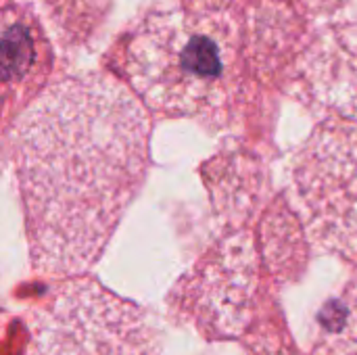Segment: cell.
Returning a JSON list of instances; mask_svg holds the SVG:
<instances>
[{
    "instance_id": "1",
    "label": "cell",
    "mask_w": 357,
    "mask_h": 355,
    "mask_svg": "<svg viewBox=\"0 0 357 355\" xmlns=\"http://www.w3.org/2000/svg\"><path fill=\"white\" fill-rule=\"evenodd\" d=\"M149 138L142 103L107 73L63 80L25 109L13 161L38 272L79 276L98 262L144 182Z\"/></svg>"
},
{
    "instance_id": "2",
    "label": "cell",
    "mask_w": 357,
    "mask_h": 355,
    "mask_svg": "<svg viewBox=\"0 0 357 355\" xmlns=\"http://www.w3.org/2000/svg\"><path fill=\"white\" fill-rule=\"evenodd\" d=\"M138 96L169 115L218 111L238 86V31L226 10H155L123 52Z\"/></svg>"
},
{
    "instance_id": "3",
    "label": "cell",
    "mask_w": 357,
    "mask_h": 355,
    "mask_svg": "<svg viewBox=\"0 0 357 355\" xmlns=\"http://www.w3.org/2000/svg\"><path fill=\"white\" fill-rule=\"evenodd\" d=\"M287 201L318 251L357 264V121H326L287 169Z\"/></svg>"
},
{
    "instance_id": "4",
    "label": "cell",
    "mask_w": 357,
    "mask_h": 355,
    "mask_svg": "<svg viewBox=\"0 0 357 355\" xmlns=\"http://www.w3.org/2000/svg\"><path fill=\"white\" fill-rule=\"evenodd\" d=\"M25 355H161L149 314L98 285L71 276L31 310Z\"/></svg>"
},
{
    "instance_id": "5",
    "label": "cell",
    "mask_w": 357,
    "mask_h": 355,
    "mask_svg": "<svg viewBox=\"0 0 357 355\" xmlns=\"http://www.w3.org/2000/svg\"><path fill=\"white\" fill-rule=\"evenodd\" d=\"M259 282L253 236L228 230L176 285L169 305L209 337H234L247 322Z\"/></svg>"
},
{
    "instance_id": "6",
    "label": "cell",
    "mask_w": 357,
    "mask_h": 355,
    "mask_svg": "<svg viewBox=\"0 0 357 355\" xmlns=\"http://www.w3.org/2000/svg\"><path fill=\"white\" fill-rule=\"evenodd\" d=\"M220 226L241 230L261 207L268 192V172L261 161L243 151H224L201 169Z\"/></svg>"
},
{
    "instance_id": "7",
    "label": "cell",
    "mask_w": 357,
    "mask_h": 355,
    "mask_svg": "<svg viewBox=\"0 0 357 355\" xmlns=\"http://www.w3.org/2000/svg\"><path fill=\"white\" fill-rule=\"evenodd\" d=\"M310 98L322 107H357V23L333 25L318 38L301 69Z\"/></svg>"
},
{
    "instance_id": "8",
    "label": "cell",
    "mask_w": 357,
    "mask_h": 355,
    "mask_svg": "<svg viewBox=\"0 0 357 355\" xmlns=\"http://www.w3.org/2000/svg\"><path fill=\"white\" fill-rule=\"evenodd\" d=\"M2 82L8 90L29 88L46 65V42L38 21L23 8L8 6L2 15L0 36Z\"/></svg>"
},
{
    "instance_id": "9",
    "label": "cell",
    "mask_w": 357,
    "mask_h": 355,
    "mask_svg": "<svg viewBox=\"0 0 357 355\" xmlns=\"http://www.w3.org/2000/svg\"><path fill=\"white\" fill-rule=\"evenodd\" d=\"M301 36V19L287 0H257L249 8V44L259 71H276Z\"/></svg>"
},
{
    "instance_id": "10",
    "label": "cell",
    "mask_w": 357,
    "mask_h": 355,
    "mask_svg": "<svg viewBox=\"0 0 357 355\" xmlns=\"http://www.w3.org/2000/svg\"><path fill=\"white\" fill-rule=\"evenodd\" d=\"M261 241L266 262L276 276L287 278L303 268L310 239L289 201H276L270 207L261 226Z\"/></svg>"
},
{
    "instance_id": "11",
    "label": "cell",
    "mask_w": 357,
    "mask_h": 355,
    "mask_svg": "<svg viewBox=\"0 0 357 355\" xmlns=\"http://www.w3.org/2000/svg\"><path fill=\"white\" fill-rule=\"evenodd\" d=\"M314 355H357V274L322 305Z\"/></svg>"
},
{
    "instance_id": "12",
    "label": "cell",
    "mask_w": 357,
    "mask_h": 355,
    "mask_svg": "<svg viewBox=\"0 0 357 355\" xmlns=\"http://www.w3.org/2000/svg\"><path fill=\"white\" fill-rule=\"evenodd\" d=\"M63 42L84 40L100 21L107 0H44Z\"/></svg>"
},
{
    "instance_id": "13",
    "label": "cell",
    "mask_w": 357,
    "mask_h": 355,
    "mask_svg": "<svg viewBox=\"0 0 357 355\" xmlns=\"http://www.w3.org/2000/svg\"><path fill=\"white\" fill-rule=\"evenodd\" d=\"M186 8L195 10H224L230 0H182Z\"/></svg>"
},
{
    "instance_id": "14",
    "label": "cell",
    "mask_w": 357,
    "mask_h": 355,
    "mask_svg": "<svg viewBox=\"0 0 357 355\" xmlns=\"http://www.w3.org/2000/svg\"><path fill=\"white\" fill-rule=\"evenodd\" d=\"M297 2H301V4L307 6V8H326V6H331L335 0H297Z\"/></svg>"
}]
</instances>
